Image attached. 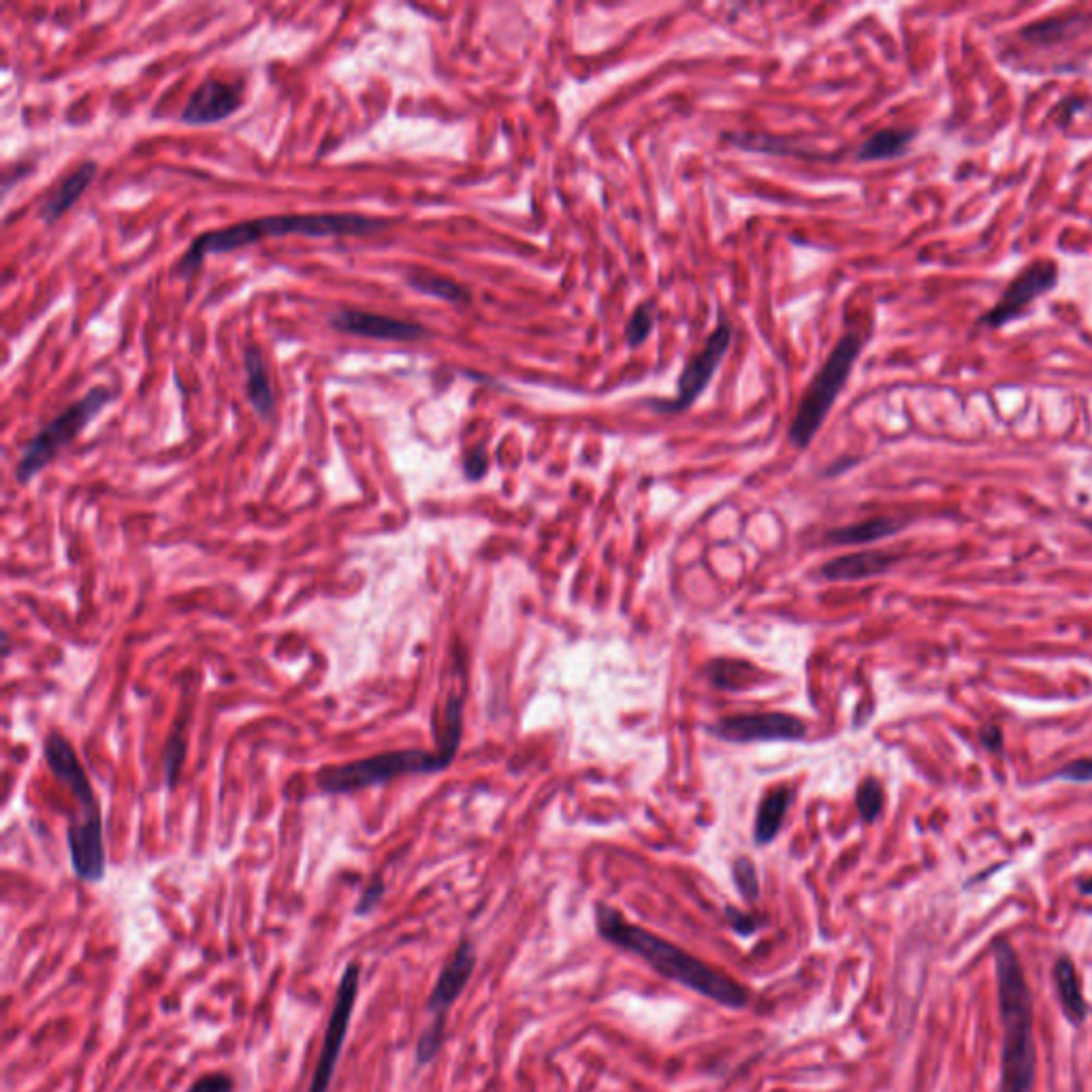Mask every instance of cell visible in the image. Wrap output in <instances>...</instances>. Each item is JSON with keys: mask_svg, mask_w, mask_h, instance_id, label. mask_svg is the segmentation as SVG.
<instances>
[{"mask_svg": "<svg viewBox=\"0 0 1092 1092\" xmlns=\"http://www.w3.org/2000/svg\"><path fill=\"white\" fill-rule=\"evenodd\" d=\"M115 400V393L107 386L90 388L82 400L64 408L56 418L37 431L31 443L21 451V457L15 466V478L21 484H29L41 470H45L56 459V455L66 449L73 439L90 425L95 418Z\"/></svg>", "mask_w": 1092, "mask_h": 1092, "instance_id": "7", "label": "cell"}, {"mask_svg": "<svg viewBox=\"0 0 1092 1092\" xmlns=\"http://www.w3.org/2000/svg\"><path fill=\"white\" fill-rule=\"evenodd\" d=\"M97 171H99L97 160H84L71 175L62 179V184L50 195V199L41 205L39 218L45 224L58 222L68 209L82 199V195L88 191V186L95 181Z\"/></svg>", "mask_w": 1092, "mask_h": 1092, "instance_id": "17", "label": "cell"}, {"mask_svg": "<svg viewBox=\"0 0 1092 1092\" xmlns=\"http://www.w3.org/2000/svg\"><path fill=\"white\" fill-rule=\"evenodd\" d=\"M455 756L435 749H400L384 751L374 758L351 764L327 766L316 777L318 787L327 794H351L357 789L374 787L398 779L402 775H433L443 773L453 764Z\"/></svg>", "mask_w": 1092, "mask_h": 1092, "instance_id": "6", "label": "cell"}, {"mask_svg": "<svg viewBox=\"0 0 1092 1092\" xmlns=\"http://www.w3.org/2000/svg\"><path fill=\"white\" fill-rule=\"evenodd\" d=\"M898 562L896 555L879 553V551H863L834 557V560L826 562L820 568V576L832 583H851V580H865L871 576H879L888 572Z\"/></svg>", "mask_w": 1092, "mask_h": 1092, "instance_id": "16", "label": "cell"}, {"mask_svg": "<svg viewBox=\"0 0 1092 1092\" xmlns=\"http://www.w3.org/2000/svg\"><path fill=\"white\" fill-rule=\"evenodd\" d=\"M43 756L50 771L71 789L80 804V816L71 820L66 830L68 857L75 875L86 884H99L105 879V843H103V818L95 787L82 766L75 749L60 732H50L43 742Z\"/></svg>", "mask_w": 1092, "mask_h": 1092, "instance_id": "4", "label": "cell"}, {"mask_svg": "<svg viewBox=\"0 0 1092 1092\" xmlns=\"http://www.w3.org/2000/svg\"><path fill=\"white\" fill-rule=\"evenodd\" d=\"M184 756H186V740H184V726L179 724L175 734L167 742L165 758H162V766H165V781H167L169 789L175 787L179 769L184 764Z\"/></svg>", "mask_w": 1092, "mask_h": 1092, "instance_id": "27", "label": "cell"}, {"mask_svg": "<svg viewBox=\"0 0 1092 1092\" xmlns=\"http://www.w3.org/2000/svg\"><path fill=\"white\" fill-rule=\"evenodd\" d=\"M709 734L736 745L758 740H802L807 724L789 713H740L717 719L709 726Z\"/></svg>", "mask_w": 1092, "mask_h": 1092, "instance_id": "11", "label": "cell"}, {"mask_svg": "<svg viewBox=\"0 0 1092 1092\" xmlns=\"http://www.w3.org/2000/svg\"><path fill=\"white\" fill-rule=\"evenodd\" d=\"M732 344V324L728 320L719 322V327L707 337L703 351L693 359L687 361L683 367L679 382H677V395L670 402H656L654 408L660 412H683L687 410L695 400L700 398L709 382L713 380L715 371L722 365L728 348Z\"/></svg>", "mask_w": 1092, "mask_h": 1092, "instance_id": "10", "label": "cell"}, {"mask_svg": "<svg viewBox=\"0 0 1092 1092\" xmlns=\"http://www.w3.org/2000/svg\"><path fill=\"white\" fill-rule=\"evenodd\" d=\"M980 736H982V742H984V747H986V749H990V751H1001V747H1003V734H1001V730H998L996 726H992V724L984 726L982 732H980Z\"/></svg>", "mask_w": 1092, "mask_h": 1092, "instance_id": "33", "label": "cell"}, {"mask_svg": "<svg viewBox=\"0 0 1092 1092\" xmlns=\"http://www.w3.org/2000/svg\"><path fill=\"white\" fill-rule=\"evenodd\" d=\"M478 963L476 945L470 939H461V943L455 947L449 963L439 971L437 980L433 984V990L427 998V1013L431 1016L429 1025L418 1035L416 1041V1064L427 1067L433 1062V1058L439 1054L447 1037V1020L457 1003V998L470 984L474 969Z\"/></svg>", "mask_w": 1092, "mask_h": 1092, "instance_id": "8", "label": "cell"}, {"mask_svg": "<svg viewBox=\"0 0 1092 1092\" xmlns=\"http://www.w3.org/2000/svg\"><path fill=\"white\" fill-rule=\"evenodd\" d=\"M359 984H361V963L353 960L346 965L342 973L333 1009L327 1022V1033H324V1039H322V1050H320L308 1092H329L331 1088L344 1041L348 1037V1029H351V1018H353L355 1003L359 996Z\"/></svg>", "mask_w": 1092, "mask_h": 1092, "instance_id": "9", "label": "cell"}, {"mask_svg": "<svg viewBox=\"0 0 1092 1092\" xmlns=\"http://www.w3.org/2000/svg\"><path fill=\"white\" fill-rule=\"evenodd\" d=\"M242 107V88L220 80H205L179 111V122L191 126L218 124Z\"/></svg>", "mask_w": 1092, "mask_h": 1092, "instance_id": "14", "label": "cell"}, {"mask_svg": "<svg viewBox=\"0 0 1092 1092\" xmlns=\"http://www.w3.org/2000/svg\"><path fill=\"white\" fill-rule=\"evenodd\" d=\"M382 896H384V881H382L380 877L371 879V884H369V886L363 890V894L359 896V902H357V907H355V914H357V916H369L371 912H374V909L378 907L380 900H382Z\"/></svg>", "mask_w": 1092, "mask_h": 1092, "instance_id": "28", "label": "cell"}, {"mask_svg": "<svg viewBox=\"0 0 1092 1092\" xmlns=\"http://www.w3.org/2000/svg\"><path fill=\"white\" fill-rule=\"evenodd\" d=\"M189 1092H236V1080L226 1074H207L199 1078Z\"/></svg>", "mask_w": 1092, "mask_h": 1092, "instance_id": "29", "label": "cell"}, {"mask_svg": "<svg viewBox=\"0 0 1092 1092\" xmlns=\"http://www.w3.org/2000/svg\"><path fill=\"white\" fill-rule=\"evenodd\" d=\"M900 529H902L900 521L881 517V519H871V521H863V523H853V525L830 529L824 536V540H826V544H834V547L867 544V542L888 538V536H892V533H896Z\"/></svg>", "mask_w": 1092, "mask_h": 1092, "instance_id": "21", "label": "cell"}, {"mask_svg": "<svg viewBox=\"0 0 1092 1092\" xmlns=\"http://www.w3.org/2000/svg\"><path fill=\"white\" fill-rule=\"evenodd\" d=\"M916 131L914 128H884L869 137L867 142L857 148L855 158L863 162H875V160H888L894 156L904 154L914 142Z\"/></svg>", "mask_w": 1092, "mask_h": 1092, "instance_id": "22", "label": "cell"}, {"mask_svg": "<svg viewBox=\"0 0 1092 1092\" xmlns=\"http://www.w3.org/2000/svg\"><path fill=\"white\" fill-rule=\"evenodd\" d=\"M1058 777L1069 779V781H1080V783L1092 781V760H1078L1074 764L1064 766V769L1058 773Z\"/></svg>", "mask_w": 1092, "mask_h": 1092, "instance_id": "32", "label": "cell"}, {"mask_svg": "<svg viewBox=\"0 0 1092 1092\" xmlns=\"http://www.w3.org/2000/svg\"><path fill=\"white\" fill-rule=\"evenodd\" d=\"M855 807L865 824H873L879 818L881 809H884V787H881L877 779L869 777L860 783L857 794H855Z\"/></svg>", "mask_w": 1092, "mask_h": 1092, "instance_id": "24", "label": "cell"}, {"mask_svg": "<svg viewBox=\"0 0 1092 1092\" xmlns=\"http://www.w3.org/2000/svg\"><path fill=\"white\" fill-rule=\"evenodd\" d=\"M486 468H489V459H486L484 447L472 449L463 459V472L470 480H480L486 474Z\"/></svg>", "mask_w": 1092, "mask_h": 1092, "instance_id": "31", "label": "cell"}, {"mask_svg": "<svg viewBox=\"0 0 1092 1092\" xmlns=\"http://www.w3.org/2000/svg\"><path fill=\"white\" fill-rule=\"evenodd\" d=\"M1078 888H1080V892H1082V894H1088V896H1092V877H1086V879H1082V881H1080V884H1078Z\"/></svg>", "mask_w": 1092, "mask_h": 1092, "instance_id": "34", "label": "cell"}, {"mask_svg": "<svg viewBox=\"0 0 1092 1092\" xmlns=\"http://www.w3.org/2000/svg\"><path fill=\"white\" fill-rule=\"evenodd\" d=\"M863 348H865L863 335H857V333L843 335L832 348V353L828 355L824 365L818 369V374L813 376L811 384L807 386L804 395L796 406V414L792 418V423H789V431H787L789 443H792L796 449L804 451L813 443V437H816L818 431L822 429L830 408L834 406L836 400H839L843 386L847 384L851 369L860 353H863Z\"/></svg>", "mask_w": 1092, "mask_h": 1092, "instance_id": "5", "label": "cell"}, {"mask_svg": "<svg viewBox=\"0 0 1092 1092\" xmlns=\"http://www.w3.org/2000/svg\"><path fill=\"white\" fill-rule=\"evenodd\" d=\"M1001 1016V1092H1033L1037 1078L1035 1009L1025 967L1007 939L992 943Z\"/></svg>", "mask_w": 1092, "mask_h": 1092, "instance_id": "3", "label": "cell"}, {"mask_svg": "<svg viewBox=\"0 0 1092 1092\" xmlns=\"http://www.w3.org/2000/svg\"><path fill=\"white\" fill-rule=\"evenodd\" d=\"M595 931L607 943L638 956L662 978L700 994L717 1005L742 1009L749 1003L747 988L730 975L689 954L677 943L632 924L609 902L595 904Z\"/></svg>", "mask_w": 1092, "mask_h": 1092, "instance_id": "1", "label": "cell"}, {"mask_svg": "<svg viewBox=\"0 0 1092 1092\" xmlns=\"http://www.w3.org/2000/svg\"><path fill=\"white\" fill-rule=\"evenodd\" d=\"M406 284L416 293L439 299V301H447V304H453V306H466L472 301V293H470L468 287L459 284L457 280H453V277L439 275V273H433V271H425V269L408 271L406 273Z\"/></svg>", "mask_w": 1092, "mask_h": 1092, "instance_id": "20", "label": "cell"}, {"mask_svg": "<svg viewBox=\"0 0 1092 1092\" xmlns=\"http://www.w3.org/2000/svg\"><path fill=\"white\" fill-rule=\"evenodd\" d=\"M762 672L745 660H713L707 664V679L719 689H747L756 685Z\"/></svg>", "mask_w": 1092, "mask_h": 1092, "instance_id": "23", "label": "cell"}, {"mask_svg": "<svg viewBox=\"0 0 1092 1092\" xmlns=\"http://www.w3.org/2000/svg\"><path fill=\"white\" fill-rule=\"evenodd\" d=\"M244 365H246V395L252 408L265 421H271L275 410V398L271 391V380L267 376V367L263 361V355L257 346H248L244 353Z\"/></svg>", "mask_w": 1092, "mask_h": 1092, "instance_id": "19", "label": "cell"}, {"mask_svg": "<svg viewBox=\"0 0 1092 1092\" xmlns=\"http://www.w3.org/2000/svg\"><path fill=\"white\" fill-rule=\"evenodd\" d=\"M726 920H728V924H730L732 931H734L736 935H740V937H749V935H753V933L758 931V926H760V920H758L756 916L742 914V912H738V909H734V907H728V909H726Z\"/></svg>", "mask_w": 1092, "mask_h": 1092, "instance_id": "30", "label": "cell"}, {"mask_svg": "<svg viewBox=\"0 0 1092 1092\" xmlns=\"http://www.w3.org/2000/svg\"><path fill=\"white\" fill-rule=\"evenodd\" d=\"M1058 280V271L1050 261H1035L1027 269H1022L1016 280L1005 289L998 304L982 316L980 324L990 329H998L1003 324L1020 318L1035 299L1054 289Z\"/></svg>", "mask_w": 1092, "mask_h": 1092, "instance_id": "12", "label": "cell"}, {"mask_svg": "<svg viewBox=\"0 0 1092 1092\" xmlns=\"http://www.w3.org/2000/svg\"><path fill=\"white\" fill-rule=\"evenodd\" d=\"M654 324H656V308L651 304H642L634 310L630 322H627L625 327V342L630 348L642 344L651 331H654Z\"/></svg>", "mask_w": 1092, "mask_h": 1092, "instance_id": "26", "label": "cell"}, {"mask_svg": "<svg viewBox=\"0 0 1092 1092\" xmlns=\"http://www.w3.org/2000/svg\"><path fill=\"white\" fill-rule=\"evenodd\" d=\"M391 226L388 218H371L355 212H318V214H280L246 220L224 228L205 230L179 259L175 273L191 275L212 254H226L267 238H335V236H371Z\"/></svg>", "mask_w": 1092, "mask_h": 1092, "instance_id": "2", "label": "cell"}, {"mask_svg": "<svg viewBox=\"0 0 1092 1092\" xmlns=\"http://www.w3.org/2000/svg\"><path fill=\"white\" fill-rule=\"evenodd\" d=\"M331 329L357 335L367 340H384V342H418L429 337V329L423 324L393 318L384 314H374L365 310H337L329 318Z\"/></svg>", "mask_w": 1092, "mask_h": 1092, "instance_id": "13", "label": "cell"}, {"mask_svg": "<svg viewBox=\"0 0 1092 1092\" xmlns=\"http://www.w3.org/2000/svg\"><path fill=\"white\" fill-rule=\"evenodd\" d=\"M1052 982L1056 990V998L1060 1003V1011L1069 1025L1080 1029L1090 1016L1088 998L1084 994L1082 978L1076 963L1067 954H1060L1052 965Z\"/></svg>", "mask_w": 1092, "mask_h": 1092, "instance_id": "15", "label": "cell"}, {"mask_svg": "<svg viewBox=\"0 0 1092 1092\" xmlns=\"http://www.w3.org/2000/svg\"><path fill=\"white\" fill-rule=\"evenodd\" d=\"M732 879H734V886H736L738 894L745 898V902H749V904L758 902V898H760V879H758V869H756L751 857L740 855V857L734 860V863H732Z\"/></svg>", "mask_w": 1092, "mask_h": 1092, "instance_id": "25", "label": "cell"}, {"mask_svg": "<svg viewBox=\"0 0 1092 1092\" xmlns=\"http://www.w3.org/2000/svg\"><path fill=\"white\" fill-rule=\"evenodd\" d=\"M794 802V792L789 785H777L764 794L758 804L753 822V841L760 847L771 845L783 828L789 804Z\"/></svg>", "mask_w": 1092, "mask_h": 1092, "instance_id": "18", "label": "cell"}]
</instances>
